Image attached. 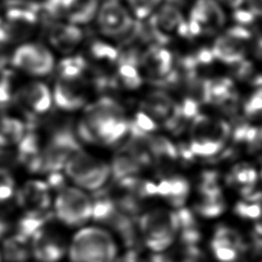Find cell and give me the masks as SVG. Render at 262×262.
<instances>
[{
  "mask_svg": "<svg viewBox=\"0 0 262 262\" xmlns=\"http://www.w3.org/2000/svg\"><path fill=\"white\" fill-rule=\"evenodd\" d=\"M128 129L123 107L115 99L104 96L86 107L77 132L86 142L112 145L121 140Z\"/></svg>",
  "mask_w": 262,
  "mask_h": 262,
  "instance_id": "cell-1",
  "label": "cell"
},
{
  "mask_svg": "<svg viewBox=\"0 0 262 262\" xmlns=\"http://www.w3.org/2000/svg\"><path fill=\"white\" fill-rule=\"evenodd\" d=\"M117 246L111 234L99 227H86L75 234L70 246L72 262H115Z\"/></svg>",
  "mask_w": 262,
  "mask_h": 262,
  "instance_id": "cell-2",
  "label": "cell"
},
{
  "mask_svg": "<svg viewBox=\"0 0 262 262\" xmlns=\"http://www.w3.org/2000/svg\"><path fill=\"white\" fill-rule=\"evenodd\" d=\"M231 134L230 126L221 119L198 115L191 124L189 148L193 156L210 158L218 155Z\"/></svg>",
  "mask_w": 262,
  "mask_h": 262,
  "instance_id": "cell-3",
  "label": "cell"
},
{
  "mask_svg": "<svg viewBox=\"0 0 262 262\" xmlns=\"http://www.w3.org/2000/svg\"><path fill=\"white\" fill-rule=\"evenodd\" d=\"M139 227L145 245L161 252L173 243L178 231L176 213L163 208L150 210L141 216Z\"/></svg>",
  "mask_w": 262,
  "mask_h": 262,
  "instance_id": "cell-4",
  "label": "cell"
},
{
  "mask_svg": "<svg viewBox=\"0 0 262 262\" xmlns=\"http://www.w3.org/2000/svg\"><path fill=\"white\" fill-rule=\"evenodd\" d=\"M67 175L79 186L87 190H97L104 185L111 175V167L94 156L79 150L64 166Z\"/></svg>",
  "mask_w": 262,
  "mask_h": 262,
  "instance_id": "cell-5",
  "label": "cell"
},
{
  "mask_svg": "<svg viewBox=\"0 0 262 262\" xmlns=\"http://www.w3.org/2000/svg\"><path fill=\"white\" fill-rule=\"evenodd\" d=\"M81 150L80 144L70 123L57 126L42 151V172H58L69 159Z\"/></svg>",
  "mask_w": 262,
  "mask_h": 262,
  "instance_id": "cell-6",
  "label": "cell"
},
{
  "mask_svg": "<svg viewBox=\"0 0 262 262\" xmlns=\"http://www.w3.org/2000/svg\"><path fill=\"white\" fill-rule=\"evenodd\" d=\"M54 211L63 224L78 226L92 217V202L81 189L63 187L55 199Z\"/></svg>",
  "mask_w": 262,
  "mask_h": 262,
  "instance_id": "cell-7",
  "label": "cell"
},
{
  "mask_svg": "<svg viewBox=\"0 0 262 262\" xmlns=\"http://www.w3.org/2000/svg\"><path fill=\"white\" fill-rule=\"evenodd\" d=\"M142 112L152 118L156 122H161L172 131H177L181 127L183 119L180 105L164 91L156 90L148 93L141 101Z\"/></svg>",
  "mask_w": 262,
  "mask_h": 262,
  "instance_id": "cell-8",
  "label": "cell"
},
{
  "mask_svg": "<svg viewBox=\"0 0 262 262\" xmlns=\"http://www.w3.org/2000/svg\"><path fill=\"white\" fill-rule=\"evenodd\" d=\"M141 64L148 78L157 85L168 87L179 82V74L173 70L172 53L158 45L150 47L142 54Z\"/></svg>",
  "mask_w": 262,
  "mask_h": 262,
  "instance_id": "cell-9",
  "label": "cell"
},
{
  "mask_svg": "<svg viewBox=\"0 0 262 262\" xmlns=\"http://www.w3.org/2000/svg\"><path fill=\"white\" fill-rule=\"evenodd\" d=\"M251 32L244 26L229 28L219 36L212 46L215 59L235 66L245 59L246 44L251 39Z\"/></svg>",
  "mask_w": 262,
  "mask_h": 262,
  "instance_id": "cell-10",
  "label": "cell"
},
{
  "mask_svg": "<svg viewBox=\"0 0 262 262\" xmlns=\"http://www.w3.org/2000/svg\"><path fill=\"white\" fill-rule=\"evenodd\" d=\"M13 67L34 76H45L54 67V58L48 48L41 44L27 43L15 49L11 56Z\"/></svg>",
  "mask_w": 262,
  "mask_h": 262,
  "instance_id": "cell-11",
  "label": "cell"
},
{
  "mask_svg": "<svg viewBox=\"0 0 262 262\" xmlns=\"http://www.w3.org/2000/svg\"><path fill=\"white\" fill-rule=\"evenodd\" d=\"M96 17L98 28L103 35L120 39L135 23L126 8L117 0L104 1L98 8Z\"/></svg>",
  "mask_w": 262,
  "mask_h": 262,
  "instance_id": "cell-12",
  "label": "cell"
},
{
  "mask_svg": "<svg viewBox=\"0 0 262 262\" xmlns=\"http://www.w3.org/2000/svg\"><path fill=\"white\" fill-rule=\"evenodd\" d=\"M53 99L55 104L64 111H75L83 106L86 100L83 78H58L53 90Z\"/></svg>",
  "mask_w": 262,
  "mask_h": 262,
  "instance_id": "cell-13",
  "label": "cell"
},
{
  "mask_svg": "<svg viewBox=\"0 0 262 262\" xmlns=\"http://www.w3.org/2000/svg\"><path fill=\"white\" fill-rule=\"evenodd\" d=\"M62 239L51 231L40 229L32 237L31 251L39 262H57L64 254Z\"/></svg>",
  "mask_w": 262,
  "mask_h": 262,
  "instance_id": "cell-14",
  "label": "cell"
},
{
  "mask_svg": "<svg viewBox=\"0 0 262 262\" xmlns=\"http://www.w3.org/2000/svg\"><path fill=\"white\" fill-rule=\"evenodd\" d=\"M203 28V33H214L225 23V13L216 0H196L190 17Z\"/></svg>",
  "mask_w": 262,
  "mask_h": 262,
  "instance_id": "cell-15",
  "label": "cell"
},
{
  "mask_svg": "<svg viewBox=\"0 0 262 262\" xmlns=\"http://www.w3.org/2000/svg\"><path fill=\"white\" fill-rule=\"evenodd\" d=\"M17 203L28 210L46 211L50 206L49 186L40 180L26 182L17 192Z\"/></svg>",
  "mask_w": 262,
  "mask_h": 262,
  "instance_id": "cell-16",
  "label": "cell"
},
{
  "mask_svg": "<svg viewBox=\"0 0 262 262\" xmlns=\"http://www.w3.org/2000/svg\"><path fill=\"white\" fill-rule=\"evenodd\" d=\"M18 101L35 114L46 113L52 102L49 88L41 82H31L18 92Z\"/></svg>",
  "mask_w": 262,
  "mask_h": 262,
  "instance_id": "cell-17",
  "label": "cell"
},
{
  "mask_svg": "<svg viewBox=\"0 0 262 262\" xmlns=\"http://www.w3.org/2000/svg\"><path fill=\"white\" fill-rule=\"evenodd\" d=\"M50 44L60 52L73 51L83 39L82 30L76 25L55 24L48 32Z\"/></svg>",
  "mask_w": 262,
  "mask_h": 262,
  "instance_id": "cell-18",
  "label": "cell"
},
{
  "mask_svg": "<svg viewBox=\"0 0 262 262\" xmlns=\"http://www.w3.org/2000/svg\"><path fill=\"white\" fill-rule=\"evenodd\" d=\"M42 151L37 135L28 132L18 142L16 159L29 171L42 172Z\"/></svg>",
  "mask_w": 262,
  "mask_h": 262,
  "instance_id": "cell-19",
  "label": "cell"
},
{
  "mask_svg": "<svg viewBox=\"0 0 262 262\" xmlns=\"http://www.w3.org/2000/svg\"><path fill=\"white\" fill-rule=\"evenodd\" d=\"M189 193L188 181L179 175L167 177L158 184V194L165 198L173 207L182 208Z\"/></svg>",
  "mask_w": 262,
  "mask_h": 262,
  "instance_id": "cell-20",
  "label": "cell"
},
{
  "mask_svg": "<svg viewBox=\"0 0 262 262\" xmlns=\"http://www.w3.org/2000/svg\"><path fill=\"white\" fill-rule=\"evenodd\" d=\"M98 11V0H63L61 15L73 25L89 23Z\"/></svg>",
  "mask_w": 262,
  "mask_h": 262,
  "instance_id": "cell-21",
  "label": "cell"
},
{
  "mask_svg": "<svg viewBox=\"0 0 262 262\" xmlns=\"http://www.w3.org/2000/svg\"><path fill=\"white\" fill-rule=\"evenodd\" d=\"M51 213L40 210H28L26 214L18 220L17 222V230L16 234L30 238L38 232L43 226L50 220Z\"/></svg>",
  "mask_w": 262,
  "mask_h": 262,
  "instance_id": "cell-22",
  "label": "cell"
},
{
  "mask_svg": "<svg viewBox=\"0 0 262 262\" xmlns=\"http://www.w3.org/2000/svg\"><path fill=\"white\" fill-rule=\"evenodd\" d=\"M257 171L249 164L242 163L234 166L228 175L227 181L232 185H237L245 198L253 192V186L257 182Z\"/></svg>",
  "mask_w": 262,
  "mask_h": 262,
  "instance_id": "cell-23",
  "label": "cell"
},
{
  "mask_svg": "<svg viewBox=\"0 0 262 262\" xmlns=\"http://www.w3.org/2000/svg\"><path fill=\"white\" fill-rule=\"evenodd\" d=\"M25 124L12 117H0V146H9L18 143L26 134Z\"/></svg>",
  "mask_w": 262,
  "mask_h": 262,
  "instance_id": "cell-24",
  "label": "cell"
},
{
  "mask_svg": "<svg viewBox=\"0 0 262 262\" xmlns=\"http://www.w3.org/2000/svg\"><path fill=\"white\" fill-rule=\"evenodd\" d=\"M28 238L14 234L3 243V256L8 262H24L31 254V246Z\"/></svg>",
  "mask_w": 262,
  "mask_h": 262,
  "instance_id": "cell-25",
  "label": "cell"
},
{
  "mask_svg": "<svg viewBox=\"0 0 262 262\" xmlns=\"http://www.w3.org/2000/svg\"><path fill=\"white\" fill-rule=\"evenodd\" d=\"M146 144L151 158L160 161H172L178 156L176 146L166 137L149 134L146 139Z\"/></svg>",
  "mask_w": 262,
  "mask_h": 262,
  "instance_id": "cell-26",
  "label": "cell"
},
{
  "mask_svg": "<svg viewBox=\"0 0 262 262\" xmlns=\"http://www.w3.org/2000/svg\"><path fill=\"white\" fill-rule=\"evenodd\" d=\"M224 209L225 204L222 193L215 195H201V199L195 204L196 213L206 218L217 217L223 213Z\"/></svg>",
  "mask_w": 262,
  "mask_h": 262,
  "instance_id": "cell-27",
  "label": "cell"
},
{
  "mask_svg": "<svg viewBox=\"0 0 262 262\" xmlns=\"http://www.w3.org/2000/svg\"><path fill=\"white\" fill-rule=\"evenodd\" d=\"M86 69V61L81 56H72L62 59L58 64V78L78 79L82 78Z\"/></svg>",
  "mask_w": 262,
  "mask_h": 262,
  "instance_id": "cell-28",
  "label": "cell"
},
{
  "mask_svg": "<svg viewBox=\"0 0 262 262\" xmlns=\"http://www.w3.org/2000/svg\"><path fill=\"white\" fill-rule=\"evenodd\" d=\"M118 77L122 84L128 89H136L142 84V78L137 67L130 63L119 62Z\"/></svg>",
  "mask_w": 262,
  "mask_h": 262,
  "instance_id": "cell-29",
  "label": "cell"
},
{
  "mask_svg": "<svg viewBox=\"0 0 262 262\" xmlns=\"http://www.w3.org/2000/svg\"><path fill=\"white\" fill-rule=\"evenodd\" d=\"M211 248L214 256L220 262H234L241 252L229 243L214 237L211 242Z\"/></svg>",
  "mask_w": 262,
  "mask_h": 262,
  "instance_id": "cell-30",
  "label": "cell"
},
{
  "mask_svg": "<svg viewBox=\"0 0 262 262\" xmlns=\"http://www.w3.org/2000/svg\"><path fill=\"white\" fill-rule=\"evenodd\" d=\"M166 262H204L203 254L196 246L184 245L166 257Z\"/></svg>",
  "mask_w": 262,
  "mask_h": 262,
  "instance_id": "cell-31",
  "label": "cell"
},
{
  "mask_svg": "<svg viewBox=\"0 0 262 262\" xmlns=\"http://www.w3.org/2000/svg\"><path fill=\"white\" fill-rule=\"evenodd\" d=\"M90 53L96 59L110 61L118 60L120 55L116 47L102 41H94L90 46Z\"/></svg>",
  "mask_w": 262,
  "mask_h": 262,
  "instance_id": "cell-32",
  "label": "cell"
},
{
  "mask_svg": "<svg viewBox=\"0 0 262 262\" xmlns=\"http://www.w3.org/2000/svg\"><path fill=\"white\" fill-rule=\"evenodd\" d=\"M214 238H218V239L227 242L230 245L234 246L239 251H242L245 248L239 233L236 230H234L233 228L226 226V225H218L217 226V228L215 229Z\"/></svg>",
  "mask_w": 262,
  "mask_h": 262,
  "instance_id": "cell-33",
  "label": "cell"
},
{
  "mask_svg": "<svg viewBox=\"0 0 262 262\" xmlns=\"http://www.w3.org/2000/svg\"><path fill=\"white\" fill-rule=\"evenodd\" d=\"M132 12L138 19L147 17L160 4L161 0H127Z\"/></svg>",
  "mask_w": 262,
  "mask_h": 262,
  "instance_id": "cell-34",
  "label": "cell"
},
{
  "mask_svg": "<svg viewBox=\"0 0 262 262\" xmlns=\"http://www.w3.org/2000/svg\"><path fill=\"white\" fill-rule=\"evenodd\" d=\"M235 213L244 218L258 219L262 216V206L259 203L252 201H242L235 205Z\"/></svg>",
  "mask_w": 262,
  "mask_h": 262,
  "instance_id": "cell-35",
  "label": "cell"
},
{
  "mask_svg": "<svg viewBox=\"0 0 262 262\" xmlns=\"http://www.w3.org/2000/svg\"><path fill=\"white\" fill-rule=\"evenodd\" d=\"M244 112L249 118L262 116V88L257 89L245 102Z\"/></svg>",
  "mask_w": 262,
  "mask_h": 262,
  "instance_id": "cell-36",
  "label": "cell"
},
{
  "mask_svg": "<svg viewBox=\"0 0 262 262\" xmlns=\"http://www.w3.org/2000/svg\"><path fill=\"white\" fill-rule=\"evenodd\" d=\"M130 124L134 128L138 129L139 131H141L143 133H146V134H149L157 129V122L152 118H150L148 115L143 113L142 111L138 112L135 115L134 120L132 122H130Z\"/></svg>",
  "mask_w": 262,
  "mask_h": 262,
  "instance_id": "cell-37",
  "label": "cell"
},
{
  "mask_svg": "<svg viewBox=\"0 0 262 262\" xmlns=\"http://www.w3.org/2000/svg\"><path fill=\"white\" fill-rule=\"evenodd\" d=\"M14 191V181L9 172L0 168V202L10 199Z\"/></svg>",
  "mask_w": 262,
  "mask_h": 262,
  "instance_id": "cell-38",
  "label": "cell"
},
{
  "mask_svg": "<svg viewBox=\"0 0 262 262\" xmlns=\"http://www.w3.org/2000/svg\"><path fill=\"white\" fill-rule=\"evenodd\" d=\"M200 103L190 97H185L180 104V111L183 119H194L199 115Z\"/></svg>",
  "mask_w": 262,
  "mask_h": 262,
  "instance_id": "cell-39",
  "label": "cell"
},
{
  "mask_svg": "<svg viewBox=\"0 0 262 262\" xmlns=\"http://www.w3.org/2000/svg\"><path fill=\"white\" fill-rule=\"evenodd\" d=\"M256 12L251 8H237L233 11V18L237 21L239 26H248L252 24L256 17Z\"/></svg>",
  "mask_w": 262,
  "mask_h": 262,
  "instance_id": "cell-40",
  "label": "cell"
},
{
  "mask_svg": "<svg viewBox=\"0 0 262 262\" xmlns=\"http://www.w3.org/2000/svg\"><path fill=\"white\" fill-rule=\"evenodd\" d=\"M190 58L194 66L198 68L199 66H208L213 62L215 59L212 49L209 48H202L193 55H190Z\"/></svg>",
  "mask_w": 262,
  "mask_h": 262,
  "instance_id": "cell-41",
  "label": "cell"
},
{
  "mask_svg": "<svg viewBox=\"0 0 262 262\" xmlns=\"http://www.w3.org/2000/svg\"><path fill=\"white\" fill-rule=\"evenodd\" d=\"M11 89L9 81L6 78L0 79V107L7 105L11 99Z\"/></svg>",
  "mask_w": 262,
  "mask_h": 262,
  "instance_id": "cell-42",
  "label": "cell"
},
{
  "mask_svg": "<svg viewBox=\"0 0 262 262\" xmlns=\"http://www.w3.org/2000/svg\"><path fill=\"white\" fill-rule=\"evenodd\" d=\"M48 186L57 189L58 191L60 189H62L64 186V179L62 177L61 174H59L58 172H54V173H50L49 177H48Z\"/></svg>",
  "mask_w": 262,
  "mask_h": 262,
  "instance_id": "cell-43",
  "label": "cell"
},
{
  "mask_svg": "<svg viewBox=\"0 0 262 262\" xmlns=\"http://www.w3.org/2000/svg\"><path fill=\"white\" fill-rule=\"evenodd\" d=\"M252 255L262 262V238H255L252 245Z\"/></svg>",
  "mask_w": 262,
  "mask_h": 262,
  "instance_id": "cell-44",
  "label": "cell"
},
{
  "mask_svg": "<svg viewBox=\"0 0 262 262\" xmlns=\"http://www.w3.org/2000/svg\"><path fill=\"white\" fill-rule=\"evenodd\" d=\"M220 1L232 9L239 8L243 5V3L245 2V0H220Z\"/></svg>",
  "mask_w": 262,
  "mask_h": 262,
  "instance_id": "cell-45",
  "label": "cell"
},
{
  "mask_svg": "<svg viewBox=\"0 0 262 262\" xmlns=\"http://www.w3.org/2000/svg\"><path fill=\"white\" fill-rule=\"evenodd\" d=\"M255 52H256V55L262 59V38H260L256 44V48H255Z\"/></svg>",
  "mask_w": 262,
  "mask_h": 262,
  "instance_id": "cell-46",
  "label": "cell"
},
{
  "mask_svg": "<svg viewBox=\"0 0 262 262\" xmlns=\"http://www.w3.org/2000/svg\"><path fill=\"white\" fill-rule=\"evenodd\" d=\"M7 229H8L7 223L2 218H0V238L6 233Z\"/></svg>",
  "mask_w": 262,
  "mask_h": 262,
  "instance_id": "cell-47",
  "label": "cell"
},
{
  "mask_svg": "<svg viewBox=\"0 0 262 262\" xmlns=\"http://www.w3.org/2000/svg\"><path fill=\"white\" fill-rule=\"evenodd\" d=\"M255 230H256V232H257L258 234L262 235V219L259 220V221L256 223V225H255Z\"/></svg>",
  "mask_w": 262,
  "mask_h": 262,
  "instance_id": "cell-48",
  "label": "cell"
},
{
  "mask_svg": "<svg viewBox=\"0 0 262 262\" xmlns=\"http://www.w3.org/2000/svg\"><path fill=\"white\" fill-rule=\"evenodd\" d=\"M260 137H261V139H262V128L260 129Z\"/></svg>",
  "mask_w": 262,
  "mask_h": 262,
  "instance_id": "cell-49",
  "label": "cell"
},
{
  "mask_svg": "<svg viewBox=\"0 0 262 262\" xmlns=\"http://www.w3.org/2000/svg\"><path fill=\"white\" fill-rule=\"evenodd\" d=\"M0 261H1V255H0Z\"/></svg>",
  "mask_w": 262,
  "mask_h": 262,
  "instance_id": "cell-50",
  "label": "cell"
},
{
  "mask_svg": "<svg viewBox=\"0 0 262 262\" xmlns=\"http://www.w3.org/2000/svg\"><path fill=\"white\" fill-rule=\"evenodd\" d=\"M261 176H262V172H261Z\"/></svg>",
  "mask_w": 262,
  "mask_h": 262,
  "instance_id": "cell-51",
  "label": "cell"
}]
</instances>
